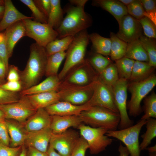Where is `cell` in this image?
<instances>
[{
	"mask_svg": "<svg viewBox=\"0 0 156 156\" xmlns=\"http://www.w3.org/2000/svg\"><path fill=\"white\" fill-rule=\"evenodd\" d=\"M48 57L44 47L36 43L31 45L30 55L26 67L20 72L22 90L38 84L45 74Z\"/></svg>",
	"mask_w": 156,
	"mask_h": 156,
	"instance_id": "1",
	"label": "cell"
},
{
	"mask_svg": "<svg viewBox=\"0 0 156 156\" xmlns=\"http://www.w3.org/2000/svg\"><path fill=\"white\" fill-rule=\"evenodd\" d=\"M84 8L75 6L68 10L66 16L56 29L60 38L74 36L91 25L92 19L85 11Z\"/></svg>",
	"mask_w": 156,
	"mask_h": 156,
	"instance_id": "2",
	"label": "cell"
},
{
	"mask_svg": "<svg viewBox=\"0 0 156 156\" xmlns=\"http://www.w3.org/2000/svg\"><path fill=\"white\" fill-rule=\"evenodd\" d=\"M82 122L94 128H103L108 131L117 130L120 121L119 114L106 108L91 107L79 116Z\"/></svg>",
	"mask_w": 156,
	"mask_h": 156,
	"instance_id": "3",
	"label": "cell"
},
{
	"mask_svg": "<svg viewBox=\"0 0 156 156\" xmlns=\"http://www.w3.org/2000/svg\"><path fill=\"white\" fill-rule=\"evenodd\" d=\"M89 40V35L86 30L80 32L74 36L66 52V59L63 67L58 75L61 81L71 70L85 60V56Z\"/></svg>",
	"mask_w": 156,
	"mask_h": 156,
	"instance_id": "4",
	"label": "cell"
},
{
	"mask_svg": "<svg viewBox=\"0 0 156 156\" xmlns=\"http://www.w3.org/2000/svg\"><path fill=\"white\" fill-rule=\"evenodd\" d=\"M156 85V76L153 73L143 80L128 83L127 89L131 94L130 100L127 104L129 114L136 117L142 112L141 103Z\"/></svg>",
	"mask_w": 156,
	"mask_h": 156,
	"instance_id": "5",
	"label": "cell"
},
{
	"mask_svg": "<svg viewBox=\"0 0 156 156\" xmlns=\"http://www.w3.org/2000/svg\"><path fill=\"white\" fill-rule=\"evenodd\" d=\"M146 120L140 119L136 124L118 130L108 131L106 135L122 142L128 150L130 156H140L139 135Z\"/></svg>",
	"mask_w": 156,
	"mask_h": 156,
	"instance_id": "6",
	"label": "cell"
},
{
	"mask_svg": "<svg viewBox=\"0 0 156 156\" xmlns=\"http://www.w3.org/2000/svg\"><path fill=\"white\" fill-rule=\"evenodd\" d=\"M81 136L86 142L90 152L97 154L112 144L113 140L106 135L108 130L103 128H94L81 124L78 127Z\"/></svg>",
	"mask_w": 156,
	"mask_h": 156,
	"instance_id": "7",
	"label": "cell"
},
{
	"mask_svg": "<svg viewBox=\"0 0 156 156\" xmlns=\"http://www.w3.org/2000/svg\"><path fill=\"white\" fill-rule=\"evenodd\" d=\"M63 81L60 89L71 86H82L88 85L98 79V74L88 60L76 66L69 72Z\"/></svg>",
	"mask_w": 156,
	"mask_h": 156,
	"instance_id": "8",
	"label": "cell"
},
{
	"mask_svg": "<svg viewBox=\"0 0 156 156\" xmlns=\"http://www.w3.org/2000/svg\"><path fill=\"white\" fill-rule=\"evenodd\" d=\"M22 21L25 28L26 36L34 39L40 46L45 48L58 36L56 30L47 24L37 22L31 19Z\"/></svg>",
	"mask_w": 156,
	"mask_h": 156,
	"instance_id": "9",
	"label": "cell"
},
{
	"mask_svg": "<svg viewBox=\"0 0 156 156\" xmlns=\"http://www.w3.org/2000/svg\"><path fill=\"white\" fill-rule=\"evenodd\" d=\"M128 81L121 78L112 88L114 102L118 111L120 121L118 126L120 129L133 125V121L129 118L127 112V90Z\"/></svg>",
	"mask_w": 156,
	"mask_h": 156,
	"instance_id": "10",
	"label": "cell"
},
{
	"mask_svg": "<svg viewBox=\"0 0 156 156\" xmlns=\"http://www.w3.org/2000/svg\"><path fill=\"white\" fill-rule=\"evenodd\" d=\"M5 119H11L20 123L25 122L36 111L26 96L21 95L16 102L0 105Z\"/></svg>",
	"mask_w": 156,
	"mask_h": 156,
	"instance_id": "11",
	"label": "cell"
},
{
	"mask_svg": "<svg viewBox=\"0 0 156 156\" xmlns=\"http://www.w3.org/2000/svg\"><path fill=\"white\" fill-rule=\"evenodd\" d=\"M80 136L78 132L67 130L58 134L53 133L49 145L62 156H70Z\"/></svg>",
	"mask_w": 156,
	"mask_h": 156,
	"instance_id": "12",
	"label": "cell"
},
{
	"mask_svg": "<svg viewBox=\"0 0 156 156\" xmlns=\"http://www.w3.org/2000/svg\"><path fill=\"white\" fill-rule=\"evenodd\" d=\"M88 102L91 107H100L119 114L114 102L112 89L98 79L95 81L93 93Z\"/></svg>",
	"mask_w": 156,
	"mask_h": 156,
	"instance_id": "13",
	"label": "cell"
},
{
	"mask_svg": "<svg viewBox=\"0 0 156 156\" xmlns=\"http://www.w3.org/2000/svg\"><path fill=\"white\" fill-rule=\"evenodd\" d=\"M95 81L86 86L68 87L60 89L59 90L61 94L60 101L77 105L87 103L93 94Z\"/></svg>",
	"mask_w": 156,
	"mask_h": 156,
	"instance_id": "14",
	"label": "cell"
},
{
	"mask_svg": "<svg viewBox=\"0 0 156 156\" xmlns=\"http://www.w3.org/2000/svg\"><path fill=\"white\" fill-rule=\"evenodd\" d=\"M118 23L119 29L116 35L127 43L139 39L143 35L139 20L128 14L123 16Z\"/></svg>",
	"mask_w": 156,
	"mask_h": 156,
	"instance_id": "15",
	"label": "cell"
},
{
	"mask_svg": "<svg viewBox=\"0 0 156 156\" xmlns=\"http://www.w3.org/2000/svg\"><path fill=\"white\" fill-rule=\"evenodd\" d=\"M52 134L50 126L40 130L27 132L25 143L28 147L46 153Z\"/></svg>",
	"mask_w": 156,
	"mask_h": 156,
	"instance_id": "16",
	"label": "cell"
},
{
	"mask_svg": "<svg viewBox=\"0 0 156 156\" xmlns=\"http://www.w3.org/2000/svg\"><path fill=\"white\" fill-rule=\"evenodd\" d=\"M91 106L88 102L81 105H75L67 102L60 101L46 108L51 115L79 116L83 111Z\"/></svg>",
	"mask_w": 156,
	"mask_h": 156,
	"instance_id": "17",
	"label": "cell"
},
{
	"mask_svg": "<svg viewBox=\"0 0 156 156\" xmlns=\"http://www.w3.org/2000/svg\"><path fill=\"white\" fill-rule=\"evenodd\" d=\"M51 116L45 108L37 109L25 122L22 123L27 132L41 130L50 126Z\"/></svg>",
	"mask_w": 156,
	"mask_h": 156,
	"instance_id": "18",
	"label": "cell"
},
{
	"mask_svg": "<svg viewBox=\"0 0 156 156\" xmlns=\"http://www.w3.org/2000/svg\"><path fill=\"white\" fill-rule=\"evenodd\" d=\"M4 34L8 55H12L16 44L23 37L26 36V30L22 21L13 24L5 29Z\"/></svg>",
	"mask_w": 156,
	"mask_h": 156,
	"instance_id": "19",
	"label": "cell"
},
{
	"mask_svg": "<svg viewBox=\"0 0 156 156\" xmlns=\"http://www.w3.org/2000/svg\"><path fill=\"white\" fill-rule=\"evenodd\" d=\"M51 118L50 127L54 134L61 133L71 127L77 128L82 122L78 116L52 115Z\"/></svg>",
	"mask_w": 156,
	"mask_h": 156,
	"instance_id": "20",
	"label": "cell"
},
{
	"mask_svg": "<svg viewBox=\"0 0 156 156\" xmlns=\"http://www.w3.org/2000/svg\"><path fill=\"white\" fill-rule=\"evenodd\" d=\"M4 11L0 22V31L18 21L26 19H33L23 14L18 10L10 0H4Z\"/></svg>",
	"mask_w": 156,
	"mask_h": 156,
	"instance_id": "21",
	"label": "cell"
},
{
	"mask_svg": "<svg viewBox=\"0 0 156 156\" xmlns=\"http://www.w3.org/2000/svg\"><path fill=\"white\" fill-rule=\"evenodd\" d=\"M61 81L58 75L47 77L40 83L19 92L20 94L27 96L45 92L58 91L59 90Z\"/></svg>",
	"mask_w": 156,
	"mask_h": 156,
	"instance_id": "22",
	"label": "cell"
},
{
	"mask_svg": "<svg viewBox=\"0 0 156 156\" xmlns=\"http://www.w3.org/2000/svg\"><path fill=\"white\" fill-rule=\"evenodd\" d=\"M10 138V147L22 146L24 145L27 132L23 124L11 119L5 120Z\"/></svg>",
	"mask_w": 156,
	"mask_h": 156,
	"instance_id": "23",
	"label": "cell"
},
{
	"mask_svg": "<svg viewBox=\"0 0 156 156\" xmlns=\"http://www.w3.org/2000/svg\"><path fill=\"white\" fill-rule=\"evenodd\" d=\"M32 106L36 109L45 108L60 101V91L45 92L26 96Z\"/></svg>",
	"mask_w": 156,
	"mask_h": 156,
	"instance_id": "24",
	"label": "cell"
},
{
	"mask_svg": "<svg viewBox=\"0 0 156 156\" xmlns=\"http://www.w3.org/2000/svg\"><path fill=\"white\" fill-rule=\"evenodd\" d=\"M98 6L111 14L118 23L122 18L128 14L127 6L119 0H96L93 1Z\"/></svg>",
	"mask_w": 156,
	"mask_h": 156,
	"instance_id": "25",
	"label": "cell"
},
{
	"mask_svg": "<svg viewBox=\"0 0 156 156\" xmlns=\"http://www.w3.org/2000/svg\"><path fill=\"white\" fill-rule=\"evenodd\" d=\"M124 57L135 61L148 62L147 54L139 39L127 43Z\"/></svg>",
	"mask_w": 156,
	"mask_h": 156,
	"instance_id": "26",
	"label": "cell"
},
{
	"mask_svg": "<svg viewBox=\"0 0 156 156\" xmlns=\"http://www.w3.org/2000/svg\"><path fill=\"white\" fill-rule=\"evenodd\" d=\"M155 68L148 62L135 61L129 81L135 82L145 79L153 74Z\"/></svg>",
	"mask_w": 156,
	"mask_h": 156,
	"instance_id": "27",
	"label": "cell"
},
{
	"mask_svg": "<svg viewBox=\"0 0 156 156\" xmlns=\"http://www.w3.org/2000/svg\"><path fill=\"white\" fill-rule=\"evenodd\" d=\"M89 38L96 53L105 56L110 55L111 44L110 38L93 33L89 35Z\"/></svg>",
	"mask_w": 156,
	"mask_h": 156,
	"instance_id": "28",
	"label": "cell"
},
{
	"mask_svg": "<svg viewBox=\"0 0 156 156\" xmlns=\"http://www.w3.org/2000/svg\"><path fill=\"white\" fill-rule=\"evenodd\" d=\"M51 7L48 17L47 24L55 30L63 19L64 12L60 0H50Z\"/></svg>",
	"mask_w": 156,
	"mask_h": 156,
	"instance_id": "29",
	"label": "cell"
},
{
	"mask_svg": "<svg viewBox=\"0 0 156 156\" xmlns=\"http://www.w3.org/2000/svg\"><path fill=\"white\" fill-rule=\"evenodd\" d=\"M111 44L110 55L111 59L115 61L124 57L127 43L119 38L114 33L111 32Z\"/></svg>",
	"mask_w": 156,
	"mask_h": 156,
	"instance_id": "30",
	"label": "cell"
},
{
	"mask_svg": "<svg viewBox=\"0 0 156 156\" xmlns=\"http://www.w3.org/2000/svg\"><path fill=\"white\" fill-rule=\"evenodd\" d=\"M66 52L62 51L48 56L45 75L47 77L57 76L60 65L66 57Z\"/></svg>",
	"mask_w": 156,
	"mask_h": 156,
	"instance_id": "31",
	"label": "cell"
},
{
	"mask_svg": "<svg viewBox=\"0 0 156 156\" xmlns=\"http://www.w3.org/2000/svg\"><path fill=\"white\" fill-rule=\"evenodd\" d=\"M119 79L115 64H109L101 73L98 74V79L112 89V88Z\"/></svg>",
	"mask_w": 156,
	"mask_h": 156,
	"instance_id": "32",
	"label": "cell"
},
{
	"mask_svg": "<svg viewBox=\"0 0 156 156\" xmlns=\"http://www.w3.org/2000/svg\"><path fill=\"white\" fill-rule=\"evenodd\" d=\"M74 37L72 36H66L59 39H56L49 43L45 48L48 56L67 50Z\"/></svg>",
	"mask_w": 156,
	"mask_h": 156,
	"instance_id": "33",
	"label": "cell"
},
{
	"mask_svg": "<svg viewBox=\"0 0 156 156\" xmlns=\"http://www.w3.org/2000/svg\"><path fill=\"white\" fill-rule=\"evenodd\" d=\"M146 130L141 137L142 141L140 144V150H146L151 144L152 140L156 137V120L150 118L146 120Z\"/></svg>",
	"mask_w": 156,
	"mask_h": 156,
	"instance_id": "34",
	"label": "cell"
},
{
	"mask_svg": "<svg viewBox=\"0 0 156 156\" xmlns=\"http://www.w3.org/2000/svg\"><path fill=\"white\" fill-rule=\"evenodd\" d=\"M135 61L125 57L115 61L119 78L129 80Z\"/></svg>",
	"mask_w": 156,
	"mask_h": 156,
	"instance_id": "35",
	"label": "cell"
},
{
	"mask_svg": "<svg viewBox=\"0 0 156 156\" xmlns=\"http://www.w3.org/2000/svg\"><path fill=\"white\" fill-rule=\"evenodd\" d=\"M148 56V63L151 66L156 67V42L154 38L142 35L139 39Z\"/></svg>",
	"mask_w": 156,
	"mask_h": 156,
	"instance_id": "36",
	"label": "cell"
},
{
	"mask_svg": "<svg viewBox=\"0 0 156 156\" xmlns=\"http://www.w3.org/2000/svg\"><path fill=\"white\" fill-rule=\"evenodd\" d=\"M144 101V114L141 119L146 120L150 118H156V94L154 92L145 97Z\"/></svg>",
	"mask_w": 156,
	"mask_h": 156,
	"instance_id": "37",
	"label": "cell"
},
{
	"mask_svg": "<svg viewBox=\"0 0 156 156\" xmlns=\"http://www.w3.org/2000/svg\"><path fill=\"white\" fill-rule=\"evenodd\" d=\"M88 60L98 74L101 73L112 63L109 59L104 56L96 53Z\"/></svg>",
	"mask_w": 156,
	"mask_h": 156,
	"instance_id": "38",
	"label": "cell"
},
{
	"mask_svg": "<svg viewBox=\"0 0 156 156\" xmlns=\"http://www.w3.org/2000/svg\"><path fill=\"white\" fill-rule=\"evenodd\" d=\"M31 10L34 21L42 23H47V17L42 13L36 5L33 0H20Z\"/></svg>",
	"mask_w": 156,
	"mask_h": 156,
	"instance_id": "39",
	"label": "cell"
},
{
	"mask_svg": "<svg viewBox=\"0 0 156 156\" xmlns=\"http://www.w3.org/2000/svg\"><path fill=\"white\" fill-rule=\"evenodd\" d=\"M127 7L128 14L136 19L139 20L144 17H147V14L140 0H134Z\"/></svg>",
	"mask_w": 156,
	"mask_h": 156,
	"instance_id": "40",
	"label": "cell"
},
{
	"mask_svg": "<svg viewBox=\"0 0 156 156\" xmlns=\"http://www.w3.org/2000/svg\"><path fill=\"white\" fill-rule=\"evenodd\" d=\"M141 25L145 36L155 39L156 38V27L150 19L145 17L139 20Z\"/></svg>",
	"mask_w": 156,
	"mask_h": 156,
	"instance_id": "41",
	"label": "cell"
},
{
	"mask_svg": "<svg viewBox=\"0 0 156 156\" xmlns=\"http://www.w3.org/2000/svg\"><path fill=\"white\" fill-rule=\"evenodd\" d=\"M21 96L18 92L8 91L0 87V105L16 102L19 100Z\"/></svg>",
	"mask_w": 156,
	"mask_h": 156,
	"instance_id": "42",
	"label": "cell"
},
{
	"mask_svg": "<svg viewBox=\"0 0 156 156\" xmlns=\"http://www.w3.org/2000/svg\"><path fill=\"white\" fill-rule=\"evenodd\" d=\"M147 14V17L156 25V1L155 0H140Z\"/></svg>",
	"mask_w": 156,
	"mask_h": 156,
	"instance_id": "43",
	"label": "cell"
},
{
	"mask_svg": "<svg viewBox=\"0 0 156 156\" xmlns=\"http://www.w3.org/2000/svg\"><path fill=\"white\" fill-rule=\"evenodd\" d=\"M0 57L4 63L7 75L9 66L8 65L9 58L8 55L4 33H0Z\"/></svg>",
	"mask_w": 156,
	"mask_h": 156,
	"instance_id": "44",
	"label": "cell"
},
{
	"mask_svg": "<svg viewBox=\"0 0 156 156\" xmlns=\"http://www.w3.org/2000/svg\"><path fill=\"white\" fill-rule=\"evenodd\" d=\"M88 149V146L87 142L80 136L70 156H85Z\"/></svg>",
	"mask_w": 156,
	"mask_h": 156,
	"instance_id": "45",
	"label": "cell"
},
{
	"mask_svg": "<svg viewBox=\"0 0 156 156\" xmlns=\"http://www.w3.org/2000/svg\"><path fill=\"white\" fill-rule=\"evenodd\" d=\"M22 147H12L0 143V156H17L21 151Z\"/></svg>",
	"mask_w": 156,
	"mask_h": 156,
	"instance_id": "46",
	"label": "cell"
},
{
	"mask_svg": "<svg viewBox=\"0 0 156 156\" xmlns=\"http://www.w3.org/2000/svg\"><path fill=\"white\" fill-rule=\"evenodd\" d=\"M10 138L5 120L0 122V143L9 146Z\"/></svg>",
	"mask_w": 156,
	"mask_h": 156,
	"instance_id": "47",
	"label": "cell"
},
{
	"mask_svg": "<svg viewBox=\"0 0 156 156\" xmlns=\"http://www.w3.org/2000/svg\"><path fill=\"white\" fill-rule=\"evenodd\" d=\"M1 88L11 92H20L22 90V86L20 81H7L0 85Z\"/></svg>",
	"mask_w": 156,
	"mask_h": 156,
	"instance_id": "48",
	"label": "cell"
},
{
	"mask_svg": "<svg viewBox=\"0 0 156 156\" xmlns=\"http://www.w3.org/2000/svg\"><path fill=\"white\" fill-rule=\"evenodd\" d=\"M33 1L41 11L48 18L51 7L50 0H35Z\"/></svg>",
	"mask_w": 156,
	"mask_h": 156,
	"instance_id": "49",
	"label": "cell"
},
{
	"mask_svg": "<svg viewBox=\"0 0 156 156\" xmlns=\"http://www.w3.org/2000/svg\"><path fill=\"white\" fill-rule=\"evenodd\" d=\"M7 75V81H20V72L18 67L14 65L9 66Z\"/></svg>",
	"mask_w": 156,
	"mask_h": 156,
	"instance_id": "50",
	"label": "cell"
},
{
	"mask_svg": "<svg viewBox=\"0 0 156 156\" xmlns=\"http://www.w3.org/2000/svg\"><path fill=\"white\" fill-rule=\"evenodd\" d=\"M26 156H48V155L47 152H43L33 147L28 146L26 151Z\"/></svg>",
	"mask_w": 156,
	"mask_h": 156,
	"instance_id": "51",
	"label": "cell"
},
{
	"mask_svg": "<svg viewBox=\"0 0 156 156\" xmlns=\"http://www.w3.org/2000/svg\"><path fill=\"white\" fill-rule=\"evenodd\" d=\"M7 73L4 63L0 57V78L4 79Z\"/></svg>",
	"mask_w": 156,
	"mask_h": 156,
	"instance_id": "52",
	"label": "cell"
},
{
	"mask_svg": "<svg viewBox=\"0 0 156 156\" xmlns=\"http://www.w3.org/2000/svg\"><path fill=\"white\" fill-rule=\"evenodd\" d=\"M119 156H128L129 155V152L126 147L122 145L120 142L118 149Z\"/></svg>",
	"mask_w": 156,
	"mask_h": 156,
	"instance_id": "53",
	"label": "cell"
},
{
	"mask_svg": "<svg viewBox=\"0 0 156 156\" xmlns=\"http://www.w3.org/2000/svg\"><path fill=\"white\" fill-rule=\"evenodd\" d=\"M70 3L75 6L84 7L85 4L88 1L87 0H69Z\"/></svg>",
	"mask_w": 156,
	"mask_h": 156,
	"instance_id": "54",
	"label": "cell"
},
{
	"mask_svg": "<svg viewBox=\"0 0 156 156\" xmlns=\"http://www.w3.org/2000/svg\"><path fill=\"white\" fill-rule=\"evenodd\" d=\"M48 156H62L58 153L51 146L49 145L47 151Z\"/></svg>",
	"mask_w": 156,
	"mask_h": 156,
	"instance_id": "55",
	"label": "cell"
},
{
	"mask_svg": "<svg viewBox=\"0 0 156 156\" xmlns=\"http://www.w3.org/2000/svg\"><path fill=\"white\" fill-rule=\"evenodd\" d=\"M119 1L127 6L132 3L134 0H120Z\"/></svg>",
	"mask_w": 156,
	"mask_h": 156,
	"instance_id": "56",
	"label": "cell"
},
{
	"mask_svg": "<svg viewBox=\"0 0 156 156\" xmlns=\"http://www.w3.org/2000/svg\"><path fill=\"white\" fill-rule=\"evenodd\" d=\"M27 149L24 145L22 147V149L18 156H26Z\"/></svg>",
	"mask_w": 156,
	"mask_h": 156,
	"instance_id": "57",
	"label": "cell"
},
{
	"mask_svg": "<svg viewBox=\"0 0 156 156\" xmlns=\"http://www.w3.org/2000/svg\"><path fill=\"white\" fill-rule=\"evenodd\" d=\"M146 150H147L148 152L156 151V144L153 146L147 147Z\"/></svg>",
	"mask_w": 156,
	"mask_h": 156,
	"instance_id": "58",
	"label": "cell"
},
{
	"mask_svg": "<svg viewBox=\"0 0 156 156\" xmlns=\"http://www.w3.org/2000/svg\"><path fill=\"white\" fill-rule=\"evenodd\" d=\"M4 6H0V20L3 17L4 11Z\"/></svg>",
	"mask_w": 156,
	"mask_h": 156,
	"instance_id": "59",
	"label": "cell"
},
{
	"mask_svg": "<svg viewBox=\"0 0 156 156\" xmlns=\"http://www.w3.org/2000/svg\"><path fill=\"white\" fill-rule=\"evenodd\" d=\"M5 119V115L3 112L0 109V122Z\"/></svg>",
	"mask_w": 156,
	"mask_h": 156,
	"instance_id": "60",
	"label": "cell"
},
{
	"mask_svg": "<svg viewBox=\"0 0 156 156\" xmlns=\"http://www.w3.org/2000/svg\"><path fill=\"white\" fill-rule=\"evenodd\" d=\"M149 156H156V151L148 152Z\"/></svg>",
	"mask_w": 156,
	"mask_h": 156,
	"instance_id": "61",
	"label": "cell"
},
{
	"mask_svg": "<svg viewBox=\"0 0 156 156\" xmlns=\"http://www.w3.org/2000/svg\"><path fill=\"white\" fill-rule=\"evenodd\" d=\"M6 82L5 81V80L4 79H2L0 78V85H2L5 83Z\"/></svg>",
	"mask_w": 156,
	"mask_h": 156,
	"instance_id": "62",
	"label": "cell"
},
{
	"mask_svg": "<svg viewBox=\"0 0 156 156\" xmlns=\"http://www.w3.org/2000/svg\"><path fill=\"white\" fill-rule=\"evenodd\" d=\"M4 5V0H0V6Z\"/></svg>",
	"mask_w": 156,
	"mask_h": 156,
	"instance_id": "63",
	"label": "cell"
}]
</instances>
